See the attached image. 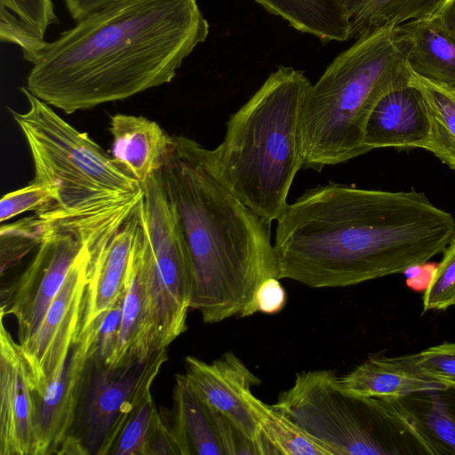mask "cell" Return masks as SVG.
<instances>
[{
  "mask_svg": "<svg viewBox=\"0 0 455 455\" xmlns=\"http://www.w3.org/2000/svg\"><path fill=\"white\" fill-rule=\"evenodd\" d=\"M35 398L19 342L0 324V455H34Z\"/></svg>",
  "mask_w": 455,
  "mask_h": 455,
  "instance_id": "14",
  "label": "cell"
},
{
  "mask_svg": "<svg viewBox=\"0 0 455 455\" xmlns=\"http://www.w3.org/2000/svg\"><path fill=\"white\" fill-rule=\"evenodd\" d=\"M90 243H84L73 262L37 331L20 344L33 393L40 392L60 369L76 339L88 279Z\"/></svg>",
  "mask_w": 455,
  "mask_h": 455,
  "instance_id": "11",
  "label": "cell"
},
{
  "mask_svg": "<svg viewBox=\"0 0 455 455\" xmlns=\"http://www.w3.org/2000/svg\"><path fill=\"white\" fill-rule=\"evenodd\" d=\"M114 0H64L66 8L76 21Z\"/></svg>",
  "mask_w": 455,
  "mask_h": 455,
  "instance_id": "35",
  "label": "cell"
},
{
  "mask_svg": "<svg viewBox=\"0 0 455 455\" xmlns=\"http://www.w3.org/2000/svg\"><path fill=\"white\" fill-rule=\"evenodd\" d=\"M137 228L135 211L125 223L105 230L90 243L88 279L77 337L124 294Z\"/></svg>",
  "mask_w": 455,
  "mask_h": 455,
  "instance_id": "15",
  "label": "cell"
},
{
  "mask_svg": "<svg viewBox=\"0 0 455 455\" xmlns=\"http://www.w3.org/2000/svg\"><path fill=\"white\" fill-rule=\"evenodd\" d=\"M156 350L158 349L156 334L148 306L140 258L134 239L123 301L118 339L108 365L118 367L136 360L144 361Z\"/></svg>",
  "mask_w": 455,
  "mask_h": 455,
  "instance_id": "19",
  "label": "cell"
},
{
  "mask_svg": "<svg viewBox=\"0 0 455 455\" xmlns=\"http://www.w3.org/2000/svg\"><path fill=\"white\" fill-rule=\"evenodd\" d=\"M51 229V224L35 214L0 228L1 270L14 265L33 249H37Z\"/></svg>",
  "mask_w": 455,
  "mask_h": 455,
  "instance_id": "29",
  "label": "cell"
},
{
  "mask_svg": "<svg viewBox=\"0 0 455 455\" xmlns=\"http://www.w3.org/2000/svg\"><path fill=\"white\" fill-rule=\"evenodd\" d=\"M339 381L342 388L352 395L385 400L447 387L424 372L418 363L417 354L371 356L339 377Z\"/></svg>",
  "mask_w": 455,
  "mask_h": 455,
  "instance_id": "18",
  "label": "cell"
},
{
  "mask_svg": "<svg viewBox=\"0 0 455 455\" xmlns=\"http://www.w3.org/2000/svg\"><path fill=\"white\" fill-rule=\"evenodd\" d=\"M435 15L447 34L455 40V0H447Z\"/></svg>",
  "mask_w": 455,
  "mask_h": 455,
  "instance_id": "36",
  "label": "cell"
},
{
  "mask_svg": "<svg viewBox=\"0 0 455 455\" xmlns=\"http://www.w3.org/2000/svg\"><path fill=\"white\" fill-rule=\"evenodd\" d=\"M87 241L91 240L76 230L51 224L50 231L28 267L6 288L5 304L1 305V314L11 315L16 319L20 344L29 339L39 328L70 267Z\"/></svg>",
  "mask_w": 455,
  "mask_h": 455,
  "instance_id": "10",
  "label": "cell"
},
{
  "mask_svg": "<svg viewBox=\"0 0 455 455\" xmlns=\"http://www.w3.org/2000/svg\"><path fill=\"white\" fill-rule=\"evenodd\" d=\"M291 27L323 43L349 40L348 20L341 0H254Z\"/></svg>",
  "mask_w": 455,
  "mask_h": 455,
  "instance_id": "24",
  "label": "cell"
},
{
  "mask_svg": "<svg viewBox=\"0 0 455 455\" xmlns=\"http://www.w3.org/2000/svg\"><path fill=\"white\" fill-rule=\"evenodd\" d=\"M447 0H341L349 39L435 15Z\"/></svg>",
  "mask_w": 455,
  "mask_h": 455,
  "instance_id": "25",
  "label": "cell"
},
{
  "mask_svg": "<svg viewBox=\"0 0 455 455\" xmlns=\"http://www.w3.org/2000/svg\"><path fill=\"white\" fill-rule=\"evenodd\" d=\"M279 278H268L258 289L254 309L256 313L275 315L281 312L287 301V294Z\"/></svg>",
  "mask_w": 455,
  "mask_h": 455,
  "instance_id": "34",
  "label": "cell"
},
{
  "mask_svg": "<svg viewBox=\"0 0 455 455\" xmlns=\"http://www.w3.org/2000/svg\"><path fill=\"white\" fill-rule=\"evenodd\" d=\"M124 296V294L92 324L95 331L92 356L107 364L113 356L118 339Z\"/></svg>",
  "mask_w": 455,
  "mask_h": 455,
  "instance_id": "33",
  "label": "cell"
},
{
  "mask_svg": "<svg viewBox=\"0 0 455 455\" xmlns=\"http://www.w3.org/2000/svg\"><path fill=\"white\" fill-rule=\"evenodd\" d=\"M260 432L263 455H333L284 413L265 403L261 408Z\"/></svg>",
  "mask_w": 455,
  "mask_h": 455,
  "instance_id": "27",
  "label": "cell"
},
{
  "mask_svg": "<svg viewBox=\"0 0 455 455\" xmlns=\"http://www.w3.org/2000/svg\"><path fill=\"white\" fill-rule=\"evenodd\" d=\"M58 23L52 0H0L1 41L18 45L32 64L48 44V27Z\"/></svg>",
  "mask_w": 455,
  "mask_h": 455,
  "instance_id": "23",
  "label": "cell"
},
{
  "mask_svg": "<svg viewBox=\"0 0 455 455\" xmlns=\"http://www.w3.org/2000/svg\"><path fill=\"white\" fill-rule=\"evenodd\" d=\"M407 44V63L421 77L455 87V40L435 15L396 27Z\"/></svg>",
  "mask_w": 455,
  "mask_h": 455,
  "instance_id": "20",
  "label": "cell"
},
{
  "mask_svg": "<svg viewBox=\"0 0 455 455\" xmlns=\"http://www.w3.org/2000/svg\"><path fill=\"white\" fill-rule=\"evenodd\" d=\"M363 148H424L431 144V122L426 100L413 84L385 94L367 120Z\"/></svg>",
  "mask_w": 455,
  "mask_h": 455,
  "instance_id": "16",
  "label": "cell"
},
{
  "mask_svg": "<svg viewBox=\"0 0 455 455\" xmlns=\"http://www.w3.org/2000/svg\"><path fill=\"white\" fill-rule=\"evenodd\" d=\"M431 446L434 454H455V389L427 390L393 400Z\"/></svg>",
  "mask_w": 455,
  "mask_h": 455,
  "instance_id": "22",
  "label": "cell"
},
{
  "mask_svg": "<svg viewBox=\"0 0 455 455\" xmlns=\"http://www.w3.org/2000/svg\"><path fill=\"white\" fill-rule=\"evenodd\" d=\"M142 186L135 246L157 349L187 330L192 297L188 255L161 171Z\"/></svg>",
  "mask_w": 455,
  "mask_h": 455,
  "instance_id": "8",
  "label": "cell"
},
{
  "mask_svg": "<svg viewBox=\"0 0 455 455\" xmlns=\"http://www.w3.org/2000/svg\"><path fill=\"white\" fill-rule=\"evenodd\" d=\"M454 236L452 215L422 192L329 182L288 204L274 247L279 279L337 288L423 266Z\"/></svg>",
  "mask_w": 455,
  "mask_h": 455,
  "instance_id": "1",
  "label": "cell"
},
{
  "mask_svg": "<svg viewBox=\"0 0 455 455\" xmlns=\"http://www.w3.org/2000/svg\"><path fill=\"white\" fill-rule=\"evenodd\" d=\"M422 299L423 313L455 306V236L443 251Z\"/></svg>",
  "mask_w": 455,
  "mask_h": 455,
  "instance_id": "30",
  "label": "cell"
},
{
  "mask_svg": "<svg viewBox=\"0 0 455 455\" xmlns=\"http://www.w3.org/2000/svg\"><path fill=\"white\" fill-rule=\"evenodd\" d=\"M172 418L181 455H225L217 411L194 390L184 374L175 378Z\"/></svg>",
  "mask_w": 455,
  "mask_h": 455,
  "instance_id": "21",
  "label": "cell"
},
{
  "mask_svg": "<svg viewBox=\"0 0 455 455\" xmlns=\"http://www.w3.org/2000/svg\"><path fill=\"white\" fill-rule=\"evenodd\" d=\"M311 82L280 66L226 124L222 142L206 149L219 180L264 220L285 212L291 186L303 159L299 124Z\"/></svg>",
  "mask_w": 455,
  "mask_h": 455,
  "instance_id": "4",
  "label": "cell"
},
{
  "mask_svg": "<svg viewBox=\"0 0 455 455\" xmlns=\"http://www.w3.org/2000/svg\"><path fill=\"white\" fill-rule=\"evenodd\" d=\"M167 360V348L118 367L91 356L72 431L60 455H109L134 406Z\"/></svg>",
  "mask_w": 455,
  "mask_h": 455,
  "instance_id": "9",
  "label": "cell"
},
{
  "mask_svg": "<svg viewBox=\"0 0 455 455\" xmlns=\"http://www.w3.org/2000/svg\"><path fill=\"white\" fill-rule=\"evenodd\" d=\"M209 34L196 0H114L48 43L26 88L72 114L172 82Z\"/></svg>",
  "mask_w": 455,
  "mask_h": 455,
  "instance_id": "2",
  "label": "cell"
},
{
  "mask_svg": "<svg viewBox=\"0 0 455 455\" xmlns=\"http://www.w3.org/2000/svg\"><path fill=\"white\" fill-rule=\"evenodd\" d=\"M410 82L407 44L396 27L358 37L305 95L299 124L303 168L320 172L366 154L363 140L373 108Z\"/></svg>",
  "mask_w": 455,
  "mask_h": 455,
  "instance_id": "6",
  "label": "cell"
},
{
  "mask_svg": "<svg viewBox=\"0 0 455 455\" xmlns=\"http://www.w3.org/2000/svg\"><path fill=\"white\" fill-rule=\"evenodd\" d=\"M111 156L141 185L162 170L172 149L173 136L141 116L116 114L110 118Z\"/></svg>",
  "mask_w": 455,
  "mask_h": 455,
  "instance_id": "17",
  "label": "cell"
},
{
  "mask_svg": "<svg viewBox=\"0 0 455 455\" xmlns=\"http://www.w3.org/2000/svg\"><path fill=\"white\" fill-rule=\"evenodd\" d=\"M420 368L440 384L455 389V343L444 342L417 354Z\"/></svg>",
  "mask_w": 455,
  "mask_h": 455,
  "instance_id": "32",
  "label": "cell"
},
{
  "mask_svg": "<svg viewBox=\"0 0 455 455\" xmlns=\"http://www.w3.org/2000/svg\"><path fill=\"white\" fill-rule=\"evenodd\" d=\"M24 113L11 110L30 149L35 178L56 192V203L36 213L54 227L94 237L135 213L142 186L86 132L60 116L26 87Z\"/></svg>",
  "mask_w": 455,
  "mask_h": 455,
  "instance_id": "5",
  "label": "cell"
},
{
  "mask_svg": "<svg viewBox=\"0 0 455 455\" xmlns=\"http://www.w3.org/2000/svg\"><path fill=\"white\" fill-rule=\"evenodd\" d=\"M272 406L333 455L434 454L393 400L352 395L331 370L297 373Z\"/></svg>",
  "mask_w": 455,
  "mask_h": 455,
  "instance_id": "7",
  "label": "cell"
},
{
  "mask_svg": "<svg viewBox=\"0 0 455 455\" xmlns=\"http://www.w3.org/2000/svg\"><path fill=\"white\" fill-rule=\"evenodd\" d=\"M56 203V192L49 185L33 180L30 184L5 194L0 201L1 224L27 212L40 213Z\"/></svg>",
  "mask_w": 455,
  "mask_h": 455,
  "instance_id": "31",
  "label": "cell"
},
{
  "mask_svg": "<svg viewBox=\"0 0 455 455\" xmlns=\"http://www.w3.org/2000/svg\"><path fill=\"white\" fill-rule=\"evenodd\" d=\"M173 140L161 175L189 259L190 309L207 323L252 315L259 286L279 278L271 223L219 180L207 148L184 136Z\"/></svg>",
  "mask_w": 455,
  "mask_h": 455,
  "instance_id": "3",
  "label": "cell"
},
{
  "mask_svg": "<svg viewBox=\"0 0 455 455\" xmlns=\"http://www.w3.org/2000/svg\"><path fill=\"white\" fill-rule=\"evenodd\" d=\"M94 326L80 334L64 363L35 398L34 455L60 452L71 434L87 362L94 355Z\"/></svg>",
  "mask_w": 455,
  "mask_h": 455,
  "instance_id": "13",
  "label": "cell"
},
{
  "mask_svg": "<svg viewBox=\"0 0 455 455\" xmlns=\"http://www.w3.org/2000/svg\"><path fill=\"white\" fill-rule=\"evenodd\" d=\"M411 84L423 94L431 122L434 154L455 172V87L419 76L411 69Z\"/></svg>",
  "mask_w": 455,
  "mask_h": 455,
  "instance_id": "26",
  "label": "cell"
},
{
  "mask_svg": "<svg viewBox=\"0 0 455 455\" xmlns=\"http://www.w3.org/2000/svg\"><path fill=\"white\" fill-rule=\"evenodd\" d=\"M159 412L149 388L140 398L126 419L110 454L148 455L149 439Z\"/></svg>",
  "mask_w": 455,
  "mask_h": 455,
  "instance_id": "28",
  "label": "cell"
},
{
  "mask_svg": "<svg viewBox=\"0 0 455 455\" xmlns=\"http://www.w3.org/2000/svg\"><path fill=\"white\" fill-rule=\"evenodd\" d=\"M185 369L184 375L198 395L253 441L263 455L260 420L264 402L252 392L260 384L259 378L231 351L212 363L187 356Z\"/></svg>",
  "mask_w": 455,
  "mask_h": 455,
  "instance_id": "12",
  "label": "cell"
}]
</instances>
